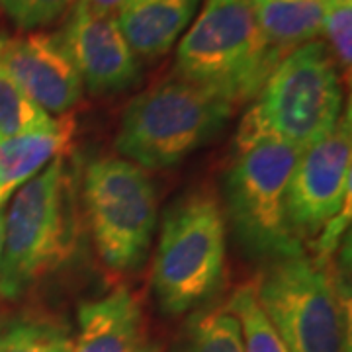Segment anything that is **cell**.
Instances as JSON below:
<instances>
[{
  "instance_id": "52a82bcc",
  "label": "cell",
  "mask_w": 352,
  "mask_h": 352,
  "mask_svg": "<svg viewBox=\"0 0 352 352\" xmlns=\"http://www.w3.org/2000/svg\"><path fill=\"white\" fill-rule=\"evenodd\" d=\"M252 288L289 352H351L349 315L340 296L305 252L268 263Z\"/></svg>"
},
{
  "instance_id": "44dd1931",
  "label": "cell",
  "mask_w": 352,
  "mask_h": 352,
  "mask_svg": "<svg viewBox=\"0 0 352 352\" xmlns=\"http://www.w3.org/2000/svg\"><path fill=\"white\" fill-rule=\"evenodd\" d=\"M76 0H0L2 10L22 30H38L59 20Z\"/></svg>"
},
{
  "instance_id": "d4e9b609",
  "label": "cell",
  "mask_w": 352,
  "mask_h": 352,
  "mask_svg": "<svg viewBox=\"0 0 352 352\" xmlns=\"http://www.w3.org/2000/svg\"><path fill=\"white\" fill-rule=\"evenodd\" d=\"M139 352H159V351H155V349H139Z\"/></svg>"
},
{
  "instance_id": "ffe728a7",
  "label": "cell",
  "mask_w": 352,
  "mask_h": 352,
  "mask_svg": "<svg viewBox=\"0 0 352 352\" xmlns=\"http://www.w3.org/2000/svg\"><path fill=\"white\" fill-rule=\"evenodd\" d=\"M321 36L342 73H351L352 63V0H333L325 12Z\"/></svg>"
},
{
  "instance_id": "603a6c76",
  "label": "cell",
  "mask_w": 352,
  "mask_h": 352,
  "mask_svg": "<svg viewBox=\"0 0 352 352\" xmlns=\"http://www.w3.org/2000/svg\"><path fill=\"white\" fill-rule=\"evenodd\" d=\"M2 243H4V210L0 208V261H2Z\"/></svg>"
},
{
  "instance_id": "2e32d148",
  "label": "cell",
  "mask_w": 352,
  "mask_h": 352,
  "mask_svg": "<svg viewBox=\"0 0 352 352\" xmlns=\"http://www.w3.org/2000/svg\"><path fill=\"white\" fill-rule=\"evenodd\" d=\"M57 120L59 118H53L39 108L0 67V141L47 131Z\"/></svg>"
},
{
  "instance_id": "8992f818",
  "label": "cell",
  "mask_w": 352,
  "mask_h": 352,
  "mask_svg": "<svg viewBox=\"0 0 352 352\" xmlns=\"http://www.w3.org/2000/svg\"><path fill=\"white\" fill-rule=\"evenodd\" d=\"M340 71L325 41L314 39L272 69L247 116L288 143L307 149L329 135L342 118Z\"/></svg>"
},
{
  "instance_id": "cb8c5ba5",
  "label": "cell",
  "mask_w": 352,
  "mask_h": 352,
  "mask_svg": "<svg viewBox=\"0 0 352 352\" xmlns=\"http://www.w3.org/2000/svg\"><path fill=\"white\" fill-rule=\"evenodd\" d=\"M4 43H6V41L0 38V55H2V50H4Z\"/></svg>"
},
{
  "instance_id": "d6986e66",
  "label": "cell",
  "mask_w": 352,
  "mask_h": 352,
  "mask_svg": "<svg viewBox=\"0 0 352 352\" xmlns=\"http://www.w3.org/2000/svg\"><path fill=\"white\" fill-rule=\"evenodd\" d=\"M0 352H73V339L47 321H18L0 333Z\"/></svg>"
},
{
  "instance_id": "277c9868",
  "label": "cell",
  "mask_w": 352,
  "mask_h": 352,
  "mask_svg": "<svg viewBox=\"0 0 352 352\" xmlns=\"http://www.w3.org/2000/svg\"><path fill=\"white\" fill-rule=\"evenodd\" d=\"M73 198L63 157L14 194L4 215L0 298L18 300L53 272L71 251Z\"/></svg>"
},
{
  "instance_id": "ba28073f",
  "label": "cell",
  "mask_w": 352,
  "mask_h": 352,
  "mask_svg": "<svg viewBox=\"0 0 352 352\" xmlns=\"http://www.w3.org/2000/svg\"><path fill=\"white\" fill-rule=\"evenodd\" d=\"M85 208L104 264L131 272L145 263L157 229L151 176L126 159H98L85 173Z\"/></svg>"
},
{
  "instance_id": "484cf974",
  "label": "cell",
  "mask_w": 352,
  "mask_h": 352,
  "mask_svg": "<svg viewBox=\"0 0 352 352\" xmlns=\"http://www.w3.org/2000/svg\"><path fill=\"white\" fill-rule=\"evenodd\" d=\"M0 208H2V206H0Z\"/></svg>"
},
{
  "instance_id": "7402d4cb",
  "label": "cell",
  "mask_w": 352,
  "mask_h": 352,
  "mask_svg": "<svg viewBox=\"0 0 352 352\" xmlns=\"http://www.w3.org/2000/svg\"><path fill=\"white\" fill-rule=\"evenodd\" d=\"M90 8L98 10V12L104 14H116L118 10H122L124 6L135 2V0H85Z\"/></svg>"
},
{
  "instance_id": "ac0fdd59",
  "label": "cell",
  "mask_w": 352,
  "mask_h": 352,
  "mask_svg": "<svg viewBox=\"0 0 352 352\" xmlns=\"http://www.w3.org/2000/svg\"><path fill=\"white\" fill-rule=\"evenodd\" d=\"M188 352H245L237 317L229 309H214L194 317Z\"/></svg>"
},
{
  "instance_id": "9a60e30c",
  "label": "cell",
  "mask_w": 352,
  "mask_h": 352,
  "mask_svg": "<svg viewBox=\"0 0 352 352\" xmlns=\"http://www.w3.org/2000/svg\"><path fill=\"white\" fill-rule=\"evenodd\" d=\"M333 0H251L252 12L268 45L280 59L321 36Z\"/></svg>"
},
{
  "instance_id": "5b68a950",
  "label": "cell",
  "mask_w": 352,
  "mask_h": 352,
  "mask_svg": "<svg viewBox=\"0 0 352 352\" xmlns=\"http://www.w3.org/2000/svg\"><path fill=\"white\" fill-rule=\"evenodd\" d=\"M226 268V219L208 192L178 200L164 215L153 264V292L166 314L198 307L219 288Z\"/></svg>"
},
{
  "instance_id": "7c38bea8",
  "label": "cell",
  "mask_w": 352,
  "mask_h": 352,
  "mask_svg": "<svg viewBox=\"0 0 352 352\" xmlns=\"http://www.w3.org/2000/svg\"><path fill=\"white\" fill-rule=\"evenodd\" d=\"M200 4L201 0H135L113 16L138 59H159L188 30Z\"/></svg>"
},
{
  "instance_id": "e0dca14e",
  "label": "cell",
  "mask_w": 352,
  "mask_h": 352,
  "mask_svg": "<svg viewBox=\"0 0 352 352\" xmlns=\"http://www.w3.org/2000/svg\"><path fill=\"white\" fill-rule=\"evenodd\" d=\"M227 309L239 321L245 352H289L261 309L252 284L241 286L231 296Z\"/></svg>"
},
{
  "instance_id": "4fadbf2b",
  "label": "cell",
  "mask_w": 352,
  "mask_h": 352,
  "mask_svg": "<svg viewBox=\"0 0 352 352\" xmlns=\"http://www.w3.org/2000/svg\"><path fill=\"white\" fill-rule=\"evenodd\" d=\"M141 309L127 288H116L78 309L73 352H139Z\"/></svg>"
},
{
  "instance_id": "5bb4252c",
  "label": "cell",
  "mask_w": 352,
  "mask_h": 352,
  "mask_svg": "<svg viewBox=\"0 0 352 352\" xmlns=\"http://www.w3.org/2000/svg\"><path fill=\"white\" fill-rule=\"evenodd\" d=\"M75 118L61 116L47 131L0 141V206L55 159L63 157L75 135Z\"/></svg>"
},
{
  "instance_id": "8fae6325",
  "label": "cell",
  "mask_w": 352,
  "mask_h": 352,
  "mask_svg": "<svg viewBox=\"0 0 352 352\" xmlns=\"http://www.w3.org/2000/svg\"><path fill=\"white\" fill-rule=\"evenodd\" d=\"M0 67L50 116H67L82 100V80L59 34L34 32L4 43Z\"/></svg>"
},
{
  "instance_id": "30bf717a",
  "label": "cell",
  "mask_w": 352,
  "mask_h": 352,
  "mask_svg": "<svg viewBox=\"0 0 352 352\" xmlns=\"http://www.w3.org/2000/svg\"><path fill=\"white\" fill-rule=\"evenodd\" d=\"M59 38L82 87L92 94H116L138 85L139 59L127 45L113 14L98 12L85 0H76Z\"/></svg>"
},
{
  "instance_id": "3957f363",
  "label": "cell",
  "mask_w": 352,
  "mask_h": 352,
  "mask_svg": "<svg viewBox=\"0 0 352 352\" xmlns=\"http://www.w3.org/2000/svg\"><path fill=\"white\" fill-rule=\"evenodd\" d=\"M280 61L258 28L251 0H206L176 47L175 75L237 106L256 96Z\"/></svg>"
},
{
  "instance_id": "9c48e42d",
  "label": "cell",
  "mask_w": 352,
  "mask_h": 352,
  "mask_svg": "<svg viewBox=\"0 0 352 352\" xmlns=\"http://www.w3.org/2000/svg\"><path fill=\"white\" fill-rule=\"evenodd\" d=\"M351 112L335 129L303 149L289 178L286 214L294 235L302 241L337 219L351 198Z\"/></svg>"
},
{
  "instance_id": "7a4b0ae2",
  "label": "cell",
  "mask_w": 352,
  "mask_h": 352,
  "mask_svg": "<svg viewBox=\"0 0 352 352\" xmlns=\"http://www.w3.org/2000/svg\"><path fill=\"white\" fill-rule=\"evenodd\" d=\"M235 104L173 75L127 104L116 149L141 168H168L198 151L231 120Z\"/></svg>"
},
{
  "instance_id": "6da1fadb",
  "label": "cell",
  "mask_w": 352,
  "mask_h": 352,
  "mask_svg": "<svg viewBox=\"0 0 352 352\" xmlns=\"http://www.w3.org/2000/svg\"><path fill=\"white\" fill-rule=\"evenodd\" d=\"M302 153L243 116L226 175L227 214L245 251L268 263L303 252L286 214L289 178Z\"/></svg>"
}]
</instances>
